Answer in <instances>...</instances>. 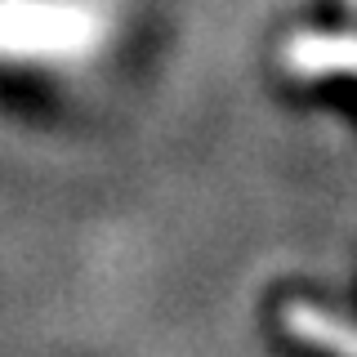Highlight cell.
<instances>
[{
	"label": "cell",
	"mask_w": 357,
	"mask_h": 357,
	"mask_svg": "<svg viewBox=\"0 0 357 357\" xmlns=\"http://www.w3.org/2000/svg\"><path fill=\"white\" fill-rule=\"evenodd\" d=\"M94 36L89 18L59 0H0V54L54 59Z\"/></svg>",
	"instance_id": "cell-1"
},
{
	"label": "cell",
	"mask_w": 357,
	"mask_h": 357,
	"mask_svg": "<svg viewBox=\"0 0 357 357\" xmlns=\"http://www.w3.org/2000/svg\"><path fill=\"white\" fill-rule=\"evenodd\" d=\"M277 59L299 81H321V76L357 81V22H349L344 31H295Z\"/></svg>",
	"instance_id": "cell-2"
},
{
	"label": "cell",
	"mask_w": 357,
	"mask_h": 357,
	"mask_svg": "<svg viewBox=\"0 0 357 357\" xmlns=\"http://www.w3.org/2000/svg\"><path fill=\"white\" fill-rule=\"evenodd\" d=\"M277 321H282V331L290 340H299L304 349H321L331 357H357V326L344 317H335V312L308 304V299H290L282 304L277 312Z\"/></svg>",
	"instance_id": "cell-3"
},
{
	"label": "cell",
	"mask_w": 357,
	"mask_h": 357,
	"mask_svg": "<svg viewBox=\"0 0 357 357\" xmlns=\"http://www.w3.org/2000/svg\"><path fill=\"white\" fill-rule=\"evenodd\" d=\"M344 18H349V22H357V0H344Z\"/></svg>",
	"instance_id": "cell-4"
}]
</instances>
